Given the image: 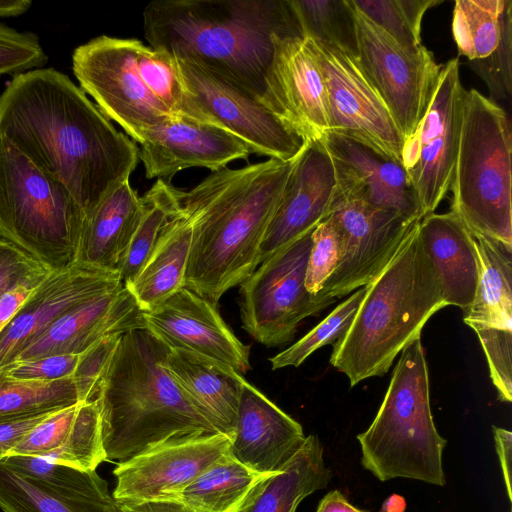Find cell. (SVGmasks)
<instances>
[{
    "mask_svg": "<svg viewBox=\"0 0 512 512\" xmlns=\"http://www.w3.org/2000/svg\"><path fill=\"white\" fill-rule=\"evenodd\" d=\"M0 136L62 184L85 216L139 161L135 142L54 68L13 76L0 94Z\"/></svg>",
    "mask_w": 512,
    "mask_h": 512,
    "instance_id": "cell-1",
    "label": "cell"
},
{
    "mask_svg": "<svg viewBox=\"0 0 512 512\" xmlns=\"http://www.w3.org/2000/svg\"><path fill=\"white\" fill-rule=\"evenodd\" d=\"M297 157L226 167L181 191L182 204L193 216L184 287L218 304L259 266L266 229Z\"/></svg>",
    "mask_w": 512,
    "mask_h": 512,
    "instance_id": "cell-2",
    "label": "cell"
},
{
    "mask_svg": "<svg viewBox=\"0 0 512 512\" xmlns=\"http://www.w3.org/2000/svg\"><path fill=\"white\" fill-rule=\"evenodd\" d=\"M143 29L151 48L212 71L261 104L274 35L302 36L289 0H154Z\"/></svg>",
    "mask_w": 512,
    "mask_h": 512,
    "instance_id": "cell-3",
    "label": "cell"
},
{
    "mask_svg": "<svg viewBox=\"0 0 512 512\" xmlns=\"http://www.w3.org/2000/svg\"><path fill=\"white\" fill-rule=\"evenodd\" d=\"M167 350L147 329L121 335L96 398L106 460L123 462L176 437L219 433L168 374Z\"/></svg>",
    "mask_w": 512,
    "mask_h": 512,
    "instance_id": "cell-4",
    "label": "cell"
},
{
    "mask_svg": "<svg viewBox=\"0 0 512 512\" xmlns=\"http://www.w3.org/2000/svg\"><path fill=\"white\" fill-rule=\"evenodd\" d=\"M419 223L385 269L366 285L350 327L333 344L330 363L348 377L351 387L386 374L396 356L420 338L428 319L447 306L423 248Z\"/></svg>",
    "mask_w": 512,
    "mask_h": 512,
    "instance_id": "cell-5",
    "label": "cell"
},
{
    "mask_svg": "<svg viewBox=\"0 0 512 512\" xmlns=\"http://www.w3.org/2000/svg\"><path fill=\"white\" fill-rule=\"evenodd\" d=\"M357 440L362 466L379 481L404 478L445 485L442 457L447 440L433 420L420 338L400 352L381 406Z\"/></svg>",
    "mask_w": 512,
    "mask_h": 512,
    "instance_id": "cell-6",
    "label": "cell"
},
{
    "mask_svg": "<svg viewBox=\"0 0 512 512\" xmlns=\"http://www.w3.org/2000/svg\"><path fill=\"white\" fill-rule=\"evenodd\" d=\"M450 191L451 212L470 231L512 245L510 119L475 89L465 95Z\"/></svg>",
    "mask_w": 512,
    "mask_h": 512,
    "instance_id": "cell-7",
    "label": "cell"
},
{
    "mask_svg": "<svg viewBox=\"0 0 512 512\" xmlns=\"http://www.w3.org/2000/svg\"><path fill=\"white\" fill-rule=\"evenodd\" d=\"M85 214L70 192L0 136V237L49 270L76 259Z\"/></svg>",
    "mask_w": 512,
    "mask_h": 512,
    "instance_id": "cell-8",
    "label": "cell"
},
{
    "mask_svg": "<svg viewBox=\"0 0 512 512\" xmlns=\"http://www.w3.org/2000/svg\"><path fill=\"white\" fill-rule=\"evenodd\" d=\"M142 41L101 35L75 48L72 69L79 87L98 109L134 142L160 122L174 117L149 91L138 67Z\"/></svg>",
    "mask_w": 512,
    "mask_h": 512,
    "instance_id": "cell-9",
    "label": "cell"
},
{
    "mask_svg": "<svg viewBox=\"0 0 512 512\" xmlns=\"http://www.w3.org/2000/svg\"><path fill=\"white\" fill-rule=\"evenodd\" d=\"M312 231L268 257L239 284L242 328L263 345L288 343L302 320L331 305L305 287Z\"/></svg>",
    "mask_w": 512,
    "mask_h": 512,
    "instance_id": "cell-10",
    "label": "cell"
},
{
    "mask_svg": "<svg viewBox=\"0 0 512 512\" xmlns=\"http://www.w3.org/2000/svg\"><path fill=\"white\" fill-rule=\"evenodd\" d=\"M175 59V58H174ZM186 96V117L218 126L252 154L291 161L307 143L255 98L212 71L175 59Z\"/></svg>",
    "mask_w": 512,
    "mask_h": 512,
    "instance_id": "cell-11",
    "label": "cell"
},
{
    "mask_svg": "<svg viewBox=\"0 0 512 512\" xmlns=\"http://www.w3.org/2000/svg\"><path fill=\"white\" fill-rule=\"evenodd\" d=\"M348 1L359 64L407 139L428 109L442 66L423 44L415 50L400 46Z\"/></svg>",
    "mask_w": 512,
    "mask_h": 512,
    "instance_id": "cell-12",
    "label": "cell"
},
{
    "mask_svg": "<svg viewBox=\"0 0 512 512\" xmlns=\"http://www.w3.org/2000/svg\"><path fill=\"white\" fill-rule=\"evenodd\" d=\"M466 91L459 58L450 59L441 68L423 119L404 141L401 163L422 217L434 213L450 191Z\"/></svg>",
    "mask_w": 512,
    "mask_h": 512,
    "instance_id": "cell-13",
    "label": "cell"
},
{
    "mask_svg": "<svg viewBox=\"0 0 512 512\" xmlns=\"http://www.w3.org/2000/svg\"><path fill=\"white\" fill-rule=\"evenodd\" d=\"M304 38L324 79L329 131L366 143L401 163L405 138L357 57Z\"/></svg>",
    "mask_w": 512,
    "mask_h": 512,
    "instance_id": "cell-14",
    "label": "cell"
},
{
    "mask_svg": "<svg viewBox=\"0 0 512 512\" xmlns=\"http://www.w3.org/2000/svg\"><path fill=\"white\" fill-rule=\"evenodd\" d=\"M470 231V230H469ZM479 279L463 321L478 336L503 402L512 401V245L470 231Z\"/></svg>",
    "mask_w": 512,
    "mask_h": 512,
    "instance_id": "cell-15",
    "label": "cell"
},
{
    "mask_svg": "<svg viewBox=\"0 0 512 512\" xmlns=\"http://www.w3.org/2000/svg\"><path fill=\"white\" fill-rule=\"evenodd\" d=\"M328 216L343 237L340 261L320 295L330 304L377 278L420 222L358 201L341 202Z\"/></svg>",
    "mask_w": 512,
    "mask_h": 512,
    "instance_id": "cell-16",
    "label": "cell"
},
{
    "mask_svg": "<svg viewBox=\"0 0 512 512\" xmlns=\"http://www.w3.org/2000/svg\"><path fill=\"white\" fill-rule=\"evenodd\" d=\"M222 433L193 434L158 443L118 462L113 497L121 504L173 500L201 472L229 451Z\"/></svg>",
    "mask_w": 512,
    "mask_h": 512,
    "instance_id": "cell-17",
    "label": "cell"
},
{
    "mask_svg": "<svg viewBox=\"0 0 512 512\" xmlns=\"http://www.w3.org/2000/svg\"><path fill=\"white\" fill-rule=\"evenodd\" d=\"M262 105L305 143L320 142L329 131L324 79L302 36L274 35Z\"/></svg>",
    "mask_w": 512,
    "mask_h": 512,
    "instance_id": "cell-18",
    "label": "cell"
},
{
    "mask_svg": "<svg viewBox=\"0 0 512 512\" xmlns=\"http://www.w3.org/2000/svg\"><path fill=\"white\" fill-rule=\"evenodd\" d=\"M320 143L335 173L334 206L358 201L421 220L414 192L402 164L359 140L327 131Z\"/></svg>",
    "mask_w": 512,
    "mask_h": 512,
    "instance_id": "cell-19",
    "label": "cell"
},
{
    "mask_svg": "<svg viewBox=\"0 0 512 512\" xmlns=\"http://www.w3.org/2000/svg\"><path fill=\"white\" fill-rule=\"evenodd\" d=\"M145 329L169 348H180L233 368L251 369L250 346L243 344L221 317L217 304L182 287L162 304L143 312Z\"/></svg>",
    "mask_w": 512,
    "mask_h": 512,
    "instance_id": "cell-20",
    "label": "cell"
},
{
    "mask_svg": "<svg viewBox=\"0 0 512 512\" xmlns=\"http://www.w3.org/2000/svg\"><path fill=\"white\" fill-rule=\"evenodd\" d=\"M120 285L117 272L80 262L53 270L0 333V368L65 313Z\"/></svg>",
    "mask_w": 512,
    "mask_h": 512,
    "instance_id": "cell-21",
    "label": "cell"
},
{
    "mask_svg": "<svg viewBox=\"0 0 512 512\" xmlns=\"http://www.w3.org/2000/svg\"><path fill=\"white\" fill-rule=\"evenodd\" d=\"M250 154L246 144L218 126L171 117L144 134L139 160L147 179L166 180L191 167L215 172L231 162L247 159Z\"/></svg>",
    "mask_w": 512,
    "mask_h": 512,
    "instance_id": "cell-22",
    "label": "cell"
},
{
    "mask_svg": "<svg viewBox=\"0 0 512 512\" xmlns=\"http://www.w3.org/2000/svg\"><path fill=\"white\" fill-rule=\"evenodd\" d=\"M335 173L320 142L307 143L297 157L259 252L262 263L313 230L333 210Z\"/></svg>",
    "mask_w": 512,
    "mask_h": 512,
    "instance_id": "cell-23",
    "label": "cell"
},
{
    "mask_svg": "<svg viewBox=\"0 0 512 512\" xmlns=\"http://www.w3.org/2000/svg\"><path fill=\"white\" fill-rule=\"evenodd\" d=\"M452 33L458 54L484 81L491 100L512 96V1L456 0Z\"/></svg>",
    "mask_w": 512,
    "mask_h": 512,
    "instance_id": "cell-24",
    "label": "cell"
},
{
    "mask_svg": "<svg viewBox=\"0 0 512 512\" xmlns=\"http://www.w3.org/2000/svg\"><path fill=\"white\" fill-rule=\"evenodd\" d=\"M145 326L143 311L122 284L65 313L30 342L15 361L79 355L106 336Z\"/></svg>",
    "mask_w": 512,
    "mask_h": 512,
    "instance_id": "cell-25",
    "label": "cell"
},
{
    "mask_svg": "<svg viewBox=\"0 0 512 512\" xmlns=\"http://www.w3.org/2000/svg\"><path fill=\"white\" fill-rule=\"evenodd\" d=\"M305 439L300 423L245 381L229 448L237 461L256 472L276 474Z\"/></svg>",
    "mask_w": 512,
    "mask_h": 512,
    "instance_id": "cell-26",
    "label": "cell"
},
{
    "mask_svg": "<svg viewBox=\"0 0 512 512\" xmlns=\"http://www.w3.org/2000/svg\"><path fill=\"white\" fill-rule=\"evenodd\" d=\"M13 455L41 456L78 469L96 470L106 461L97 401L51 413L7 454Z\"/></svg>",
    "mask_w": 512,
    "mask_h": 512,
    "instance_id": "cell-27",
    "label": "cell"
},
{
    "mask_svg": "<svg viewBox=\"0 0 512 512\" xmlns=\"http://www.w3.org/2000/svg\"><path fill=\"white\" fill-rule=\"evenodd\" d=\"M164 367L216 431L231 440L244 377L228 365L180 348L168 347Z\"/></svg>",
    "mask_w": 512,
    "mask_h": 512,
    "instance_id": "cell-28",
    "label": "cell"
},
{
    "mask_svg": "<svg viewBox=\"0 0 512 512\" xmlns=\"http://www.w3.org/2000/svg\"><path fill=\"white\" fill-rule=\"evenodd\" d=\"M419 234L446 305L464 311L473 301L479 279L478 258L469 229L450 211L424 216Z\"/></svg>",
    "mask_w": 512,
    "mask_h": 512,
    "instance_id": "cell-29",
    "label": "cell"
},
{
    "mask_svg": "<svg viewBox=\"0 0 512 512\" xmlns=\"http://www.w3.org/2000/svg\"><path fill=\"white\" fill-rule=\"evenodd\" d=\"M144 211L129 180L106 194L85 216L75 262L117 272Z\"/></svg>",
    "mask_w": 512,
    "mask_h": 512,
    "instance_id": "cell-30",
    "label": "cell"
},
{
    "mask_svg": "<svg viewBox=\"0 0 512 512\" xmlns=\"http://www.w3.org/2000/svg\"><path fill=\"white\" fill-rule=\"evenodd\" d=\"M192 234L193 216L181 201L180 210L167 224L154 251L125 286L143 312L154 310L184 287Z\"/></svg>",
    "mask_w": 512,
    "mask_h": 512,
    "instance_id": "cell-31",
    "label": "cell"
},
{
    "mask_svg": "<svg viewBox=\"0 0 512 512\" xmlns=\"http://www.w3.org/2000/svg\"><path fill=\"white\" fill-rule=\"evenodd\" d=\"M3 512H126L107 483L89 490H67L23 477L0 462Z\"/></svg>",
    "mask_w": 512,
    "mask_h": 512,
    "instance_id": "cell-32",
    "label": "cell"
},
{
    "mask_svg": "<svg viewBox=\"0 0 512 512\" xmlns=\"http://www.w3.org/2000/svg\"><path fill=\"white\" fill-rule=\"evenodd\" d=\"M273 475L248 468L228 451L179 491L173 500L192 512H240Z\"/></svg>",
    "mask_w": 512,
    "mask_h": 512,
    "instance_id": "cell-33",
    "label": "cell"
},
{
    "mask_svg": "<svg viewBox=\"0 0 512 512\" xmlns=\"http://www.w3.org/2000/svg\"><path fill=\"white\" fill-rule=\"evenodd\" d=\"M316 435L305 442L283 470L270 477L240 512H296L300 502L328 486L332 471Z\"/></svg>",
    "mask_w": 512,
    "mask_h": 512,
    "instance_id": "cell-34",
    "label": "cell"
},
{
    "mask_svg": "<svg viewBox=\"0 0 512 512\" xmlns=\"http://www.w3.org/2000/svg\"><path fill=\"white\" fill-rule=\"evenodd\" d=\"M144 211L119 269L126 286L137 276L158 244L167 224L181 208V190L157 179L142 196Z\"/></svg>",
    "mask_w": 512,
    "mask_h": 512,
    "instance_id": "cell-35",
    "label": "cell"
},
{
    "mask_svg": "<svg viewBox=\"0 0 512 512\" xmlns=\"http://www.w3.org/2000/svg\"><path fill=\"white\" fill-rule=\"evenodd\" d=\"M74 380L33 382L0 371V422L60 410L80 403Z\"/></svg>",
    "mask_w": 512,
    "mask_h": 512,
    "instance_id": "cell-36",
    "label": "cell"
},
{
    "mask_svg": "<svg viewBox=\"0 0 512 512\" xmlns=\"http://www.w3.org/2000/svg\"><path fill=\"white\" fill-rule=\"evenodd\" d=\"M302 37L357 57L355 24L348 0H289Z\"/></svg>",
    "mask_w": 512,
    "mask_h": 512,
    "instance_id": "cell-37",
    "label": "cell"
},
{
    "mask_svg": "<svg viewBox=\"0 0 512 512\" xmlns=\"http://www.w3.org/2000/svg\"><path fill=\"white\" fill-rule=\"evenodd\" d=\"M352 4L395 42L409 50L421 43L424 14L442 0H351Z\"/></svg>",
    "mask_w": 512,
    "mask_h": 512,
    "instance_id": "cell-38",
    "label": "cell"
},
{
    "mask_svg": "<svg viewBox=\"0 0 512 512\" xmlns=\"http://www.w3.org/2000/svg\"><path fill=\"white\" fill-rule=\"evenodd\" d=\"M366 289L363 286L354 291L297 342L269 358L272 369L298 367L319 348L338 341L350 327Z\"/></svg>",
    "mask_w": 512,
    "mask_h": 512,
    "instance_id": "cell-39",
    "label": "cell"
},
{
    "mask_svg": "<svg viewBox=\"0 0 512 512\" xmlns=\"http://www.w3.org/2000/svg\"><path fill=\"white\" fill-rule=\"evenodd\" d=\"M138 67L149 91L174 117H186V96L175 59L164 51L140 46Z\"/></svg>",
    "mask_w": 512,
    "mask_h": 512,
    "instance_id": "cell-40",
    "label": "cell"
},
{
    "mask_svg": "<svg viewBox=\"0 0 512 512\" xmlns=\"http://www.w3.org/2000/svg\"><path fill=\"white\" fill-rule=\"evenodd\" d=\"M1 463L23 477L61 489L89 490L107 483L96 470L78 469L41 456H7Z\"/></svg>",
    "mask_w": 512,
    "mask_h": 512,
    "instance_id": "cell-41",
    "label": "cell"
},
{
    "mask_svg": "<svg viewBox=\"0 0 512 512\" xmlns=\"http://www.w3.org/2000/svg\"><path fill=\"white\" fill-rule=\"evenodd\" d=\"M311 240L312 246L307 262L305 287L313 297L321 300L320 295L325 284L340 261L343 237L333 219L327 216L313 229Z\"/></svg>",
    "mask_w": 512,
    "mask_h": 512,
    "instance_id": "cell-42",
    "label": "cell"
},
{
    "mask_svg": "<svg viewBox=\"0 0 512 512\" xmlns=\"http://www.w3.org/2000/svg\"><path fill=\"white\" fill-rule=\"evenodd\" d=\"M48 61L38 36L0 23V75H18L42 68Z\"/></svg>",
    "mask_w": 512,
    "mask_h": 512,
    "instance_id": "cell-43",
    "label": "cell"
},
{
    "mask_svg": "<svg viewBox=\"0 0 512 512\" xmlns=\"http://www.w3.org/2000/svg\"><path fill=\"white\" fill-rule=\"evenodd\" d=\"M121 335L106 336L79 354V361L72 379L78 389L81 402L96 400L101 381Z\"/></svg>",
    "mask_w": 512,
    "mask_h": 512,
    "instance_id": "cell-44",
    "label": "cell"
},
{
    "mask_svg": "<svg viewBox=\"0 0 512 512\" xmlns=\"http://www.w3.org/2000/svg\"><path fill=\"white\" fill-rule=\"evenodd\" d=\"M52 271L0 238V295L19 285H39Z\"/></svg>",
    "mask_w": 512,
    "mask_h": 512,
    "instance_id": "cell-45",
    "label": "cell"
},
{
    "mask_svg": "<svg viewBox=\"0 0 512 512\" xmlns=\"http://www.w3.org/2000/svg\"><path fill=\"white\" fill-rule=\"evenodd\" d=\"M79 355H48L28 360L14 361L0 368L6 375L25 381L54 382L71 379Z\"/></svg>",
    "mask_w": 512,
    "mask_h": 512,
    "instance_id": "cell-46",
    "label": "cell"
},
{
    "mask_svg": "<svg viewBox=\"0 0 512 512\" xmlns=\"http://www.w3.org/2000/svg\"><path fill=\"white\" fill-rule=\"evenodd\" d=\"M53 412L55 411L0 422V462L29 431Z\"/></svg>",
    "mask_w": 512,
    "mask_h": 512,
    "instance_id": "cell-47",
    "label": "cell"
},
{
    "mask_svg": "<svg viewBox=\"0 0 512 512\" xmlns=\"http://www.w3.org/2000/svg\"><path fill=\"white\" fill-rule=\"evenodd\" d=\"M496 452L499 458L505 489L509 501H512V432L492 427Z\"/></svg>",
    "mask_w": 512,
    "mask_h": 512,
    "instance_id": "cell-48",
    "label": "cell"
},
{
    "mask_svg": "<svg viewBox=\"0 0 512 512\" xmlns=\"http://www.w3.org/2000/svg\"><path fill=\"white\" fill-rule=\"evenodd\" d=\"M39 285H19L0 295V333Z\"/></svg>",
    "mask_w": 512,
    "mask_h": 512,
    "instance_id": "cell-49",
    "label": "cell"
},
{
    "mask_svg": "<svg viewBox=\"0 0 512 512\" xmlns=\"http://www.w3.org/2000/svg\"><path fill=\"white\" fill-rule=\"evenodd\" d=\"M122 505L126 512H192L176 500H157Z\"/></svg>",
    "mask_w": 512,
    "mask_h": 512,
    "instance_id": "cell-50",
    "label": "cell"
},
{
    "mask_svg": "<svg viewBox=\"0 0 512 512\" xmlns=\"http://www.w3.org/2000/svg\"><path fill=\"white\" fill-rule=\"evenodd\" d=\"M316 512H366L352 505L339 491L328 492L319 502Z\"/></svg>",
    "mask_w": 512,
    "mask_h": 512,
    "instance_id": "cell-51",
    "label": "cell"
},
{
    "mask_svg": "<svg viewBox=\"0 0 512 512\" xmlns=\"http://www.w3.org/2000/svg\"><path fill=\"white\" fill-rule=\"evenodd\" d=\"M30 0H0V17H17L29 10Z\"/></svg>",
    "mask_w": 512,
    "mask_h": 512,
    "instance_id": "cell-52",
    "label": "cell"
},
{
    "mask_svg": "<svg viewBox=\"0 0 512 512\" xmlns=\"http://www.w3.org/2000/svg\"><path fill=\"white\" fill-rule=\"evenodd\" d=\"M405 508L404 498L393 494L383 502L380 512H404Z\"/></svg>",
    "mask_w": 512,
    "mask_h": 512,
    "instance_id": "cell-53",
    "label": "cell"
}]
</instances>
